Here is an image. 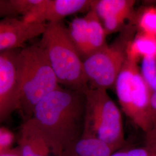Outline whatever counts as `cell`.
<instances>
[{"mask_svg": "<svg viewBox=\"0 0 156 156\" xmlns=\"http://www.w3.org/2000/svg\"><path fill=\"white\" fill-rule=\"evenodd\" d=\"M84 91L62 86L35 106L34 120L55 156H60L83 134L86 112Z\"/></svg>", "mask_w": 156, "mask_h": 156, "instance_id": "6da1fadb", "label": "cell"}, {"mask_svg": "<svg viewBox=\"0 0 156 156\" xmlns=\"http://www.w3.org/2000/svg\"><path fill=\"white\" fill-rule=\"evenodd\" d=\"M60 86L47 53L40 42L20 49L17 111L24 122L33 117L34 109L41 101Z\"/></svg>", "mask_w": 156, "mask_h": 156, "instance_id": "7a4b0ae2", "label": "cell"}, {"mask_svg": "<svg viewBox=\"0 0 156 156\" xmlns=\"http://www.w3.org/2000/svg\"><path fill=\"white\" fill-rule=\"evenodd\" d=\"M39 42L60 85L74 90L84 91L89 87L83 61L62 22L48 23Z\"/></svg>", "mask_w": 156, "mask_h": 156, "instance_id": "3957f363", "label": "cell"}, {"mask_svg": "<svg viewBox=\"0 0 156 156\" xmlns=\"http://www.w3.org/2000/svg\"><path fill=\"white\" fill-rule=\"evenodd\" d=\"M106 90L90 87L84 90L86 103L82 136L102 140L114 152L125 141L123 119L119 108Z\"/></svg>", "mask_w": 156, "mask_h": 156, "instance_id": "277c9868", "label": "cell"}, {"mask_svg": "<svg viewBox=\"0 0 156 156\" xmlns=\"http://www.w3.org/2000/svg\"><path fill=\"white\" fill-rule=\"evenodd\" d=\"M115 87L123 112L145 133L153 127L150 113L151 90L137 62L127 58Z\"/></svg>", "mask_w": 156, "mask_h": 156, "instance_id": "5b68a950", "label": "cell"}, {"mask_svg": "<svg viewBox=\"0 0 156 156\" xmlns=\"http://www.w3.org/2000/svg\"><path fill=\"white\" fill-rule=\"evenodd\" d=\"M136 26L130 23L111 45L91 55L83 60L90 88L107 90L115 87L127 59L128 44L133 39Z\"/></svg>", "mask_w": 156, "mask_h": 156, "instance_id": "8992f818", "label": "cell"}, {"mask_svg": "<svg viewBox=\"0 0 156 156\" xmlns=\"http://www.w3.org/2000/svg\"><path fill=\"white\" fill-rule=\"evenodd\" d=\"M20 49L0 52V124L17 110V65Z\"/></svg>", "mask_w": 156, "mask_h": 156, "instance_id": "52a82bcc", "label": "cell"}, {"mask_svg": "<svg viewBox=\"0 0 156 156\" xmlns=\"http://www.w3.org/2000/svg\"><path fill=\"white\" fill-rule=\"evenodd\" d=\"M47 23H27L22 18L0 19V52L22 48L28 41L42 35Z\"/></svg>", "mask_w": 156, "mask_h": 156, "instance_id": "ba28073f", "label": "cell"}, {"mask_svg": "<svg viewBox=\"0 0 156 156\" xmlns=\"http://www.w3.org/2000/svg\"><path fill=\"white\" fill-rule=\"evenodd\" d=\"M92 0H42L33 11L23 20L27 23L60 22L69 15L89 11Z\"/></svg>", "mask_w": 156, "mask_h": 156, "instance_id": "9c48e42d", "label": "cell"}, {"mask_svg": "<svg viewBox=\"0 0 156 156\" xmlns=\"http://www.w3.org/2000/svg\"><path fill=\"white\" fill-rule=\"evenodd\" d=\"M133 0H92L94 9L102 23L106 35L122 31L126 20H134Z\"/></svg>", "mask_w": 156, "mask_h": 156, "instance_id": "30bf717a", "label": "cell"}, {"mask_svg": "<svg viewBox=\"0 0 156 156\" xmlns=\"http://www.w3.org/2000/svg\"><path fill=\"white\" fill-rule=\"evenodd\" d=\"M113 153L111 147L102 140L82 136L60 156H111Z\"/></svg>", "mask_w": 156, "mask_h": 156, "instance_id": "8fae6325", "label": "cell"}, {"mask_svg": "<svg viewBox=\"0 0 156 156\" xmlns=\"http://www.w3.org/2000/svg\"><path fill=\"white\" fill-rule=\"evenodd\" d=\"M19 142L28 145L34 151L45 156L51 153L44 135L33 118L23 123Z\"/></svg>", "mask_w": 156, "mask_h": 156, "instance_id": "7c38bea8", "label": "cell"}, {"mask_svg": "<svg viewBox=\"0 0 156 156\" xmlns=\"http://www.w3.org/2000/svg\"><path fill=\"white\" fill-rule=\"evenodd\" d=\"M156 55V37L140 32L128 44L127 58L138 63L140 58Z\"/></svg>", "mask_w": 156, "mask_h": 156, "instance_id": "4fadbf2b", "label": "cell"}, {"mask_svg": "<svg viewBox=\"0 0 156 156\" xmlns=\"http://www.w3.org/2000/svg\"><path fill=\"white\" fill-rule=\"evenodd\" d=\"M68 29L73 42L83 61L92 54L84 17L74 19Z\"/></svg>", "mask_w": 156, "mask_h": 156, "instance_id": "5bb4252c", "label": "cell"}, {"mask_svg": "<svg viewBox=\"0 0 156 156\" xmlns=\"http://www.w3.org/2000/svg\"><path fill=\"white\" fill-rule=\"evenodd\" d=\"M84 17L87 23L90 45L93 54L108 46L106 43L107 35L102 23L94 9L91 8Z\"/></svg>", "mask_w": 156, "mask_h": 156, "instance_id": "9a60e30c", "label": "cell"}, {"mask_svg": "<svg viewBox=\"0 0 156 156\" xmlns=\"http://www.w3.org/2000/svg\"><path fill=\"white\" fill-rule=\"evenodd\" d=\"M133 23L140 32L156 37V6H148L135 13Z\"/></svg>", "mask_w": 156, "mask_h": 156, "instance_id": "2e32d148", "label": "cell"}, {"mask_svg": "<svg viewBox=\"0 0 156 156\" xmlns=\"http://www.w3.org/2000/svg\"><path fill=\"white\" fill-rule=\"evenodd\" d=\"M140 70L142 77L151 90L156 79V55L143 58Z\"/></svg>", "mask_w": 156, "mask_h": 156, "instance_id": "e0dca14e", "label": "cell"}, {"mask_svg": "<svg viewBox=\"0 0 156 156\" xmlns=\"http://www.w3.org/2000/svg\"><path fill=\"white\" fill-rule=\"evenodd\" d=\"M111 156H156V144L146 142L145 146L116 151Z\"/></svg>", "mask_w": 156, "mask_h": 156, "instance_id": "ac0fdd59", "label": "cell"}, {"mask_svg": "<svg viewBox=\"0 0 156 156\" xmlns=\"http://www.w3.org/2000/svg\"><path fill=\"white\" fill-rule=\"evenodd\" d=\"M17 15L25 16L33 11L41 4L42 0H10Z\"/></svg>", "mask_w": 156, "mask_h": 156, "instance_id": "d6986e66", "label": "cell"}, {"mask_svg": "<svg viewBox=\"0 0 156 156\" xmlns=\"http://www.w3.org/2000/svg\"><path fill=\"white\" fill-rule=\"evenodd\" d=\"M15 135L9 129L0 127V155L12 149Z\"/></svg>", "mask_w": 156, "mask_h": 156, "instance_id": "ffe728a7", "label": "cell"}, {"mask_svg": "<svg viewBox=\"0 0 156 156\" xmlns=\"http://www.w3.org/2000/svg\"><path fill=\"white\" fill-rule=\"evenodd\" d=\"M16 16V12L12 5L10 0H0V19Z\"/></svg>", "mask_w": 156, "mask_h": 156, "instance_id": "44dd1931", "label": "cell"}, {"mask_svg": "<svg viewBox=\"0 0 156 156\" xmlns=\"http://www.w3.org/2000/svg\"><path fill=\"white\" fill-rule=\"evenodd\" d=\"M150 113L153 126L156 124V90L151 91L150 97Z\"/></svg>", "mask_w": 156, "mask_h": 156, "instance_id": "7402d4cb", "label": "cell"}, {"mask_svg": "<svg viewBox=\"0 0 156 156\" xmlns=\"http://www.w3.org/2000/svg\"><path fill=\"white\" fill-rule=\"evenodd\" d=\"M19 146L20 149L22 156H50L39 154L34 151L28 145L23 142H19Z\"/></svg>", "mask_w": 156, "mask_h": 156, "instance_id": "603a6c76", "label": "cell"}, {"mask_svg": "<svg viewBox=\"0 0 156 156\" xmlns=\"http://www.w3.org/2000/svg\"><path fill=\"white\" fill-rule=\"evenodd\" d=\"M146 142L156 144V124L146 133Z\"/></svg>", "mask_w": 156, "mask_h": 156, "instance_id": "cb8c5ba5", "label": "cell"}, {"mask_svg": "<svg viewBox=\"0 0 156 156\" xmlns=\"http://www.w3.org/2000/svg\"><path fill=\"white\" fill-rule=\"evenodd\" d=\"M0 156H22L20 147L18 146L15 148H12L1 154Z\"/></svg>", "mask_w": 156, "mask_h": 156, "instance_id": "d4e9b609", "label": "cell"}, {"mask_svg": "<svg viewBox=\"0 0 156 156\" xmlns=\"http://www.w3.org/2000/svg\"><path fill=\"white\" fill-rule=\"evenodd\" d=\"M154 90H156V79L155 82H154V83L153 84V87H152V88L151 89V91H154Z\"/></svg>", "mask_w": 156, "mask_h": 156, "instance_id": "484cf974", "label": "cell"}]
</instances>
